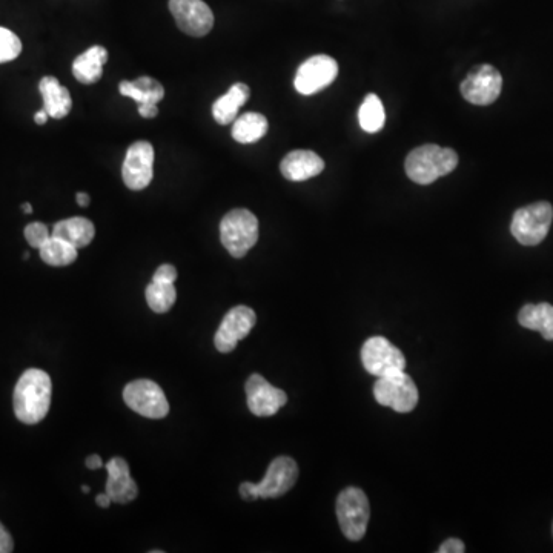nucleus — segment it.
Masks as SVG:
<instances>
[{"label": "nucleus", "instance_id": "24", "mask_svg": "<svg viewBox=\"0 0 553 553\" xmlns=\"http://www.w3.org/2000/svg\"><path fill=\"white\" fill-rule=\"evenodd\" d=\"M269 123L263 114L245 113L232 122V139L239 143L259 142L268 133Z\"/></svg>", "mask_w": 553, "mask_h": 553}, {"label": "nucleus", "instance_id": "19", "mask_svg": "<svg viewBox=\"0 0 553 553\" xmlns=\"http://www.w3.org/2000/svg\"><path fill=\"white\" fill-rule=\"evenodd\" d=\"M249 96H251V90L246 83L232 85L228 93L217 99L212 105L214 120L219 125H229L234 122L239 117L240 108L248 102Z\"/></svg>", "mask_w": 553, "mask_h": 553}, {"label": "nucleus", "instance_id": "18", "mask_svg": "<svg viewBox=\"0 0 553 553\" xmlns=\"http://www.w3.org/2000/svg\"><path fill=\"white\" fill-rule=\"evenodd\" d=\"M39 91L44 99V108L48 116L53 119H63L70 114L73 108V99H71L70 91L60 85L59 80L53 76H45L40 80Z\"/></svg>", "mask_w": 553, "mask_h": 553}, {"label": "nucleus", "instance_id": "12", "mask_svg": "<svg viewBox=\"0 0 553 553\" xmlns=\"http://www.w3.org/2000/svg\"><path fill=\"white\" fill-rule=\"evenodd\" d=\"M169 11L179 30L188 36H206L214 27V14L203 0H169Z\"/></svg>", "mask_w": 553, "mask_h": 553}, {"label": "nucleus", "instance_id": "38", "mask_svg": "<svg viewBox=\"0 0 553 553\" xmlns=\"http://www.w3.org/2000/svg\"><path fill=\"white\" fill-rule=\"evenodd\" d=\"M77 205L82 206V208H87L90 205V196L87 193H79L76 196Z\"/></svg>", "mask_w": 553, "mask_h": 553}, {"label": "nucleus", "instance_id": "22", "mask_svg": "<svg viewBox=\"0 0 553 553\" xmlns=\"http://www.w3.org/2000/svg\"><path fill=\"white\" fill-rule=\"evenodd\" d=\"M119 93L130 97L137 105H157L165 97V88L159 80L150 76H142L139 79L123 80L119 85Z\"/></svg>", "mask_w": 553, "mask_h": 553}, {"label": "nucleus", "instance_id": "1", "mask_svg": "<svg viewBox=\"0 0 553 553\" xmlns=\"http://www.w3.org/2000/svg\"><path fill=\"white\" fill-rule=\"evenodd\" d=\"M51 378L40 369H28L20 375L14 389L13 406L17 420L37 424L47 417L51 404Z\"/></svg>", "mask_w": 553, "mask_h": 553}, {"label": "nucleus", "instance_id": "9", "mask_svg": "<svg viewBox=\"0 0 553 553\" xmlns=\"http://www.w3.org/2000/svg\"><path fill=\"white\" fill-rule=\"evenodd\" d=\"M361 361L366 371L378 378L406 369L403 352L385 337H372L366 340L361 348Z\"/></svg>", "mask_w": 553, "mask_h": 553}, {"label": "nucleus", "instance_id": "35", "mask_svg": "<svg viewBox=\"0 0 553 553\" xmlns=\"http://www.w3.org/2000/svg\"><path fill=\"white\" fill-rule=\"evenodd\" d=\"M85 464H87L90 471H97V469L103 467V461L99 455H90V457L87 458V461H85Z\"/></svg>", "mask_w": 553, "mask_h": 553}, {"label": "nucleus", "instance_id": "5", "mask_svg": "<svg viewBox=\"0 0 553 553\" xmlns=\"http://www.w3.org/2000/svg\"><path fill=\"white\" fill-rule=\"evenodd\" d=\"M553 222V206L537 202L518 209L512 219V236L524 246H537L546 239Z\"/></svg>", "mask_w": 553, "mask_h": 553}, {"label": "nucleus", "instance_id": "21", "mask_svg": "<svg viewBox=\"0 0 553 553\" xmlns=\"http://www.w3.org/2000/svg\"><path fill=\"white\" fill-rule=\"evenodd\" d=\"M94 236H96V228H94L93 222L85 217L60 220L53 228V237L65 240L77 249L90 245Z\"/></svg>", "mask_w": 553, "mask_h": 553}, {"label": "nucleus", "instance_id": "29", "mask_svg": "<svg viewBox=\"0 0 553 553\" xmlns=\"http://www.w3.org/2000/svg\"><path fill=\"white\" fill-rule=\"evenodd\" d=\"M50 237V229H48V226L44 225V223H30V225L25 228V239H27L28 245H30L31 248H42V245H44Z\"/></svg>", "mask_w": 553, "mask_h": 553}, {"label": "nucleus", "instance_id": "3", "mask_svg": "<svg viewBox=\"0 0 553 553\" xmlns=\"http://www.w3.org/2000/svg\"><path fill=\"white\" fill-rule=\"evenodd\" d=\"M220 240L234 259H243L259 240V220L248 209H232L220 223Z\"/></svg>", "mask_w": 553, "mask_h": 553}, {"label": "nucleus", "instance_id": "36", "mask_svg": "<svg viewBox=\"0 0 553 553\" xmlns=\"http://www.w3.org/2000/svg\"><path fill=\"white\" fill-rule=\"evenodd\" d=\"M97 506L102 507V509H106V507H110L111 503H113V500H111L110 495L106 494H100L97 495L96 498Z\"/></svg>", "mask_w": 553, "mask_h": 553}, {"label": "nucleus", "instance_id": "14", "mask_svg": "<svg viewBox=\"0 0 553 553\" xmlns=\"http://www.w3.org/2000/svg\"><path fill=\"white\" fill-rule=\"evenodd\" d=\"M248 408L257 417H271L288 403V395L282 389L269 385L260 374H254L246 381Z\"/></svg>", "mask_w": 553, "mask_h": 553}, {"label": "nucleus", "instance_id": "8", "mask_svg": "<svg viewBox=\"0 0 553 553\" xmlns=\"http://www.w3.org/2000/svg\"><path fill=\"white\" fill-rule=\"evenodd\" d=\"M503 77L492 65H478L461 82V96L472 105H492L500 97Z\"/></svg>", "mask_w": 553, "mask_h": 553}, {"label": "nucleus", "instance_id": "10", "mask_svg": "<svg viewBox=\"0 0 553 553\" xmlns=\"http://www.w3.org/2000/svg\"><path fill=\"white\" fill-rule=\"evenodd\" d=\"M337 76V60L326 54H318L300 65L295 74L294 87L303 96H312L329 87Z\"/></svg>", "mask_w": 553, "mask_h": 553}, {"label": "nucleus", "instance_id": "28", "mask_svg": "<svg viewBox=\"0 0 553 553\" xmlns=\"http://www.w3.org/2000/svg\"><path fill=\"white\" fill-rule=\"evenodd\" d=\"M22 53V42L13 31L0 27V63L11 62Z\"/></svg>", "mask_w": 553, "mask_h": 553}, {"label": "nucleus", "instance_id": "15", "mask_svg": "<svg viewBox=\"0 0 553 553\" xmlns=\"http://www.w3.org/2000/svg\"><path fill=\"white\" fill-rule=\"evenodd\" d=\"M299 478V466L292 458H275L269 464L265 478L255 484V491L259 498H277L291 491Z\"/></svg>", "mask_w": 553, "mask_h": 553}, {"label": "nucleus", "instance_id": "13", "mask_svg": "<svg viewBox=\"0 0 553 553\" xmlns=\"http://www.w3.org/2000/svg\"><path fill=\"white\" fill-rule=\"evenodd\" d=\"M255 322H257V315L248 306L240 305L232 308L223 318L222 325L219 326L214 337L217 351L222 354L234 351L240 340L248 337Z\"/></svg>", "mask_w": 553, "mask_h": 553}, {"label": "nucleus", "instance_id": "27", "mask_svg": "<svg viewBox=\"0 0 553 553\" xmlns=\"http://www.w3.org/2000/svg\"><path fill=\"white\" fill-rule=\"evenodd\" d=\"M146 302L156 314H165L173 308L177 300V291L174 283L151 282L146 286Z\"/></svg>", "mask_w": 553, "mask_h": 553}, {"label": "nucleus", "instance_id": "25", "mask_svg": "<svg viewBox=\"0 0 553 553\" xmlns=\"http://www.w3.org/2000/svg\"><path fill=\"white\" fill-rule=\"evenodd\" d=\"M40 259L44 260L50 266H68L77 260V248H74L65 240L57 239L51 236L47 242L42 245Z\"/></svg>", "mask_w": 553, "mask_h": 553}, {"label": "nucleus", "instance_id": "33", "mask_svg": "<svg viewBox=\"0 0 553 553\" xmlns=\"http://www.w3.org/2000/svg\"><path fill=\"white\" fill-rule=\"evenodd\" d=\"M240 495H242L243 500H259V497H257V491H255L254 483H243L242 486H240Z\"/></svg>", "mask_w": 553, "mask_h": 553}, {"label": "nucleus", "instance_id": "40", "mask_svg": "<svg viewBox=\"0 0 553 553\" xmlns=\"http://www.w3.org/2000/svg\"><path fill=\"white\" fill-rule=\"evenodd\" d=\"M82 492H85V494H88V492H90V487L82 486Z\"/></svg>", "mask_w": 553, "mask_h": 553}, {"label": "nucleus", "instance_id": "6", "mask_svg": "<svg viewBox=\"0 0 553 553\" xmlns=\"http://www.w3.org/2000/svg\"><path fill=\"white\" fill-rule=\"evenodd\" d=\"M337 518L348 540L360 541L365 537L371 518V507L365 492L358 487H348L338 495Z\"/></svg>", "mask_w": 553, "mask_h": 553}, {"label": "nucleus", "instance_id": "34", "mask_svg": "<svg viewBox=\"0 0 553 553\" xmlns=\"http://www.w3.org/2000/svg\"><path fill=\"white\" fill-rule=\"evenodd\" d=\"M139 114L143 119H154L159 114L157 105H139Z\"/></svg>", "mask_w": 553, "mask_h": 553}, {"label": "nucleus", "instance_id": "37", "mask_svg": "<svg viewBox=\"0 0 553 553\" xmlns=\"http://www.w3.org/2000/svg\"><path fill=\"white\" fill-rule=\"evenodd\" d=\"M48 117L50 116H48L44 108V110L37 111V113L34 114V122H36L37 125H45V123L48 122Z\"/></svg>", "mask_w": 553, "mask_h": 553}, {"label": "nucleus", "instance_id": "39", "mask_svg": "<svg viewBox=\"0 0 553 553\" xmlns=\"http://www.w3.org/2000/svg\"><path fill=\"white\" fill-rule=\"evenodd\" d=\"M22 209H24L25 214H31V212H33V206H31L30 203H24Z\"/></svg>", "mask_w": 553, "mask_h": 553}, {"label": "nucleus", "instance_id": "17", "mask_svg": "<svg viewBox=\"0 0 553 553\" xmlns=\"http://www.w3.org/2000/svg\"><path fill=\"white\" fill-rule=\"evenodd\" d=\"M325 160L309 150L291 151L280 163V171L291 182H305L323 173Z\"/></svg>", "mask_w": 553, "mask_h": 553}, {"label": "nucleus", "instance_id": "2", "mask_svg": "<svg viewBox=\"0 0 553 553\" xmlns=\"http://www.w3.org/2000/svg\"><path fill=\"white\" fill-rule=\"evenodd\" d=\"M458 166V154L451 148L423 145L409 153L404 169L412 182L431 185L440 177L448 176Z\"/></svg>", "mask_w": 553, "mask_h": 553}, {"label": "nucleus", "instance_id": "32", "mask_svg": "<svg viewBox=\"0 0 553 553\" xmlns=\"http://www.w3.org/2000/svg\"><path fill=\"white\" fill-rule=\"evenodd\" d=\"M14 550L13 538L10 532L0 523V553H11Z\"/></svg>", "mask_w": 553, "mask_h": 553}, {"label": "nucleus", "instance_id": "11", "mask_svg": "<svg viewBox=\"0 0 553 553\" xmlns=\"http://www.w3.org/2000/svg\"><path fill=\"white\" fill-rule=\"evenodd\" d=\"M154 146L146 140H139L126 151L122 166V177L126 188L142 191L150 186L154 177Z\"/></svg>", "mask_w": 553, "mask_h": 553}, {"label": "nucleus", "instance_id": "30", "mask_svg": "<svg viewBox=\"0 0 553 553\" xmlns=\"http://www.w3.org/2000/svg\"><path fill=\"white\" fill-rule=\"evenodd\" d=\"M177 280V269L173 265H162L154 272L153 282L174 283Z\"/></svg>", "mask_w": 553, "mask_h": 553}, {"label": "nucleus", "instance_id": "7", "mask_svg": "<svg viewBox=\"0 0 553 553\" xmlns=\"http://www.w3.org/2000/svg\"><path fill=\"white\" fill-rule=\"evenodd\" d=\"M123 400L128 404V408L142 417L153 418V420L165 418L169 412L165 392L157 383L145 378L131 381L130 385H126Z\"/></svg>", "mask_w": 553, "mask_h": 553}, {"label": "nucleus", "instance_id": "20", "mask_svg": "<svg viewBox=\"0 0 553 553\" xmlns=\"http://www.w3.org/2000/svg\"><path fill=\"white\" fill-rule=\"evenodd\" d=\"M108 60V51L103 47H91L73 62V74L83 85H93L103 76V67Z\"/></svg>", "mask_w": 553, "mask_h": 553}, {"label": "nucleus", "instance_id": "31", "mask_svg": "<svg viewBox=\"0 0 553 553\" xmlns=\"http://www.w3.org/2000/svg\"><path fill=\"white\" fill-rule=\"evenodd\" d=\"M466 550L463 541L458 540V538H449L448 541H444L441 544L438 552L440 553H463Z\"/></svg>", "mask_w": 553, "mask_h": 553}, {"label": "nucleus", "instance_id": "16", "mask_svg": "<svg viewBox=\"0 0 553 553\" xmlns=\"http://www.w3.org/2000/svg\"><path fill=\"white\" fill-rule=\"evenodd\" d=\"M108 481H106V494L110 495L113 503L128 504L136 500L137 484L131 478L130 466L123 458L114 457L106 463Z\"/></svg>", "mask_w": 553, "mask_h": 553}, {"label": "nucleus", "instance_id": "26", "mask_svg": "<svg viewBox=\"0 0 553 553\" xmlns=\"http://www.w3.org/2000/svg\"><path fill=\"white\" fill-rule=\"evenodd\" d=\"M386 114L383 102L375 94H368L358 110V122L366 133H378L385 126Z\"/></svg>", "mask_w": 553, "mask_h": 553}, {"label": "nucleus", "instance_id": "23", "mask_svg": "<svg viewBox=\"0 0 553 553\" xmlns=\"http://www.w3.org/2000/svg\"><path fill=\"white\" fill-rule=\"evenodd\" d=\"M518 322L523 328L538 331L546 340H553V306L549 303L526 305L518 314Z\"/></svg>", "mask_w": 553, "mask_h": 553}, {"label": "nucleus", "instance_id": "4", "mask_svg": "<svg viewBox=\"0 0 553 553\" xmlns=\"http://www.w3.org/2000/svg\"><path fill=\"white\" fill-rule=\"evenodd\" d=\"M374 397L381 406L394 409L398 414H408L414 411L420 394L414 380L406 372L398 371L378 378Z\"/></svg>", "mask_w": 553, "mask_h": 553}]
</instances>
